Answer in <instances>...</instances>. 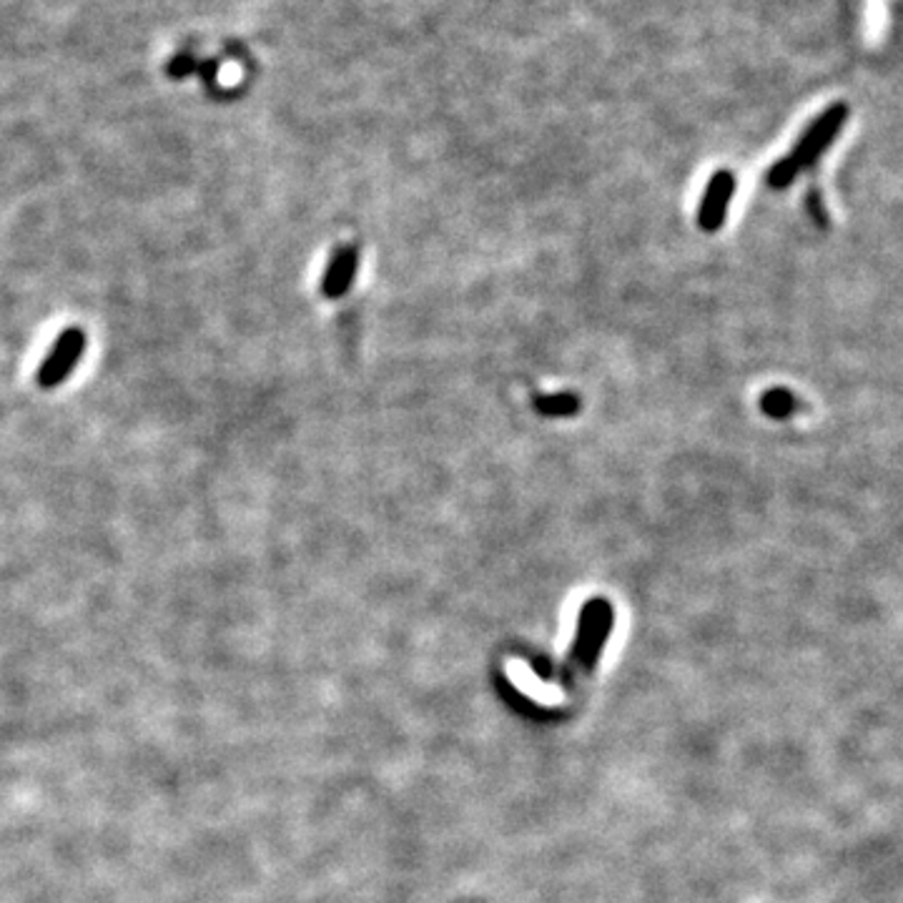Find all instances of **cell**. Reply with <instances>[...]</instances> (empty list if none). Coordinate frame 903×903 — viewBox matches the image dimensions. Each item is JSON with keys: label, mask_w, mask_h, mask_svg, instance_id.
Wrapping results in <instances>:
<instances>
[{"label": "cell", "mask_w": 903, "mask_h": 903, "mask_svg": "<svg viewBox=\"0 0 903 903\" xmlns=\"http://www.w3.org/2000/svg\"><path fill=\"white\" fill-rule=\"evenodd\" d=\"M848 108L844 103H836L828 111H823L813 124L805 128V134L798 138V144L793 146L786 159L776 161L768 171V184L773 188H788L798 179V173L811 169L815 161L821 159V153L833 144V138L838 136L841 126L846 124Z\"/></svg>", "instance_id": "6da1fadb"}, {"label": "cell", "mask_w": 903, "mask_h": 903, "mask_svg": "<svg viewBox=\"0 0 903 903\" xmlns=\"http://www.w3.org/2000/svg\"><path fill=\"white\" fill-rule=\"evenodd\" d=\"M85 352V332L78 327L66 329L60 332L54 350L48 352V357L43 359L41 369L36 372V381L41 389H56L64 385L68 375L76 369V364L81 362Z\"/></svg>", "instance_id": "7a4b0ae2"}, {"label": "cell", "mask_w": 903, "mask_h": 903, "mask_svg": "<svg viewBox=\"0 0 903 903\" xmlns=\"http://www.w3.org/2000/svg\"><path fill=\"white\" fill-rule=\"evenodd\" d=\"M735 194V176L731 171H718L710 176L706 194L698 208V226L702 231H718L725 224L728 208Z\"/></svg>", "instance_id": "3957f363"}, {"label": "cell", "mask_w": 903, "mask_h": 903, "mask_svg": "<svg viewBox=\"0 0 903 903\" xmlns=\"http://www.w3.org/2000/svg\"><path fill=\"white\" fill-rule=\"evenodd\" d=\"M357 266H359L357 247H352V244L339 247L332 254V262L327 264L324 279H321V294H324L327 299L344 297V294L352 289L354 276H357Z\"/></svg>", "instance_id": "277c9868"}, {"label": "cell", "mask_w": 903, "mask_h": 903, "mask_svg": "<svg viewBox=\"0 0 903 903\" xmlns=\"http://www.w3.org/2000/svg\"><path fill=\"white\" fill-rule=\"evenodd\" d=\"M761 410L763 414H768L770 420H786V416L798 410V399L784 387H773L761 397Z\"/></svg>", "instance_id": "5b68a950"}, {"label": "cell", "mask_w": 903, "mask_h": 903, "mask_svg": "<svg viewBox=\"0 0 903 903\" xmlns=\"http://www.w3.org/2000/svg\"><path fill=\"white\" fill-rule=\"evenodd\" d=\"M535 410L545 416H572L580 410V399L572 392L542 395L535 399Z\"/></svg>", "instance_id": "8992f818"}, {"label": "cell", "mask_w": 903, "mask_h": 903, "mask_svg": "<svg viewBox=\"0 0 903 903\" xmlns=\"http://www.w3.org/2000/svg\"><path fill=\"white\" fill-rule=\"evenodd\" d=\"M811 212H813V216H815V221H819L821 226L826 224V208H823L821 212V202L815 196H811Z\"/></svg>", "instance_id": "52a82bcc"}]
</instances>
